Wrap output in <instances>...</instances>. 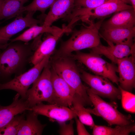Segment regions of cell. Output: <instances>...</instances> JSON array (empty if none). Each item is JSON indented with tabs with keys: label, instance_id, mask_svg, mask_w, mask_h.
I'll return each mask as SVG.
<instances>
[{
	"label": "cell",
	"instance_id": "44dd1931",
	"mask_svg": "<svg viewBox=\"0 0 135 135\" xmlns=\"http://www.w3.org/2000/svg\"><path fill=\"white\" fill-rule=\"evenodd\" d=\"M62 29V28L54 26L47 27L43 25L38 26V24H36L29 28L19 36L10 39V42L20 41L28 43L30 41L35 39L43 33H49L55 35L60 32Z\"/></svg>",
	"mask_w": 135,
	"mask_h": 135
},
{
	"label": "cell",
	"instance_id": "ac0fdd59",
	"mask_svg": "<svg viewBox=\"0 0 135 135\" xmlns=\"http://www.w3.org/2000/svg\"><path fill=\"white\" fill-rule=\"evenodd\" d=\"M20 96L17 93L9 105H0V129L8 123L16 115L27 110H32L26 100L22 98H20Z\"/></svg>",
	"mask_w": 135,
	"mask_h": 135
},
{
	"label": "cell",
	"instance_id": "4316f807",
	"mask_svg": "<svg viewBox=\"0 0 135 135\" xmlns=\"http://www.w3.org/2000/svg\"><path fill=\"white\" fill-rule=\"evenodd\" d=\"M121 94L122 107L124 110L130 112H135V95L130 92L125 90L119 86Z\"/></svg>",
	"mask_w": 135,
	"mask_h": 135
},
{
	"label": "cell",
	"instance_id": "5b68a950",
	"mask_svg": "<svg viewBox=\"0 0 135 135\" xmlns=\"http://www.w3.org/2000/svg\"><path fill=\"white\" fill-rule=\"evenodd\" d=\"M100 56L91 52L88 53L78 51L70 56L84 65L95 75L106 78L118 85L119 78L116 74L118 66L112 63L107 62Z\"/></svg>",
	"mask_w": 135,
	"mask_h": 135
},
{
	"label": "cell",
	"instance_id": "277c9868",
	"mask_svg": "<svg viewBox=\"0 0 135 135\" xmlns=\"http://www.w3.org/2000/svg\"><path fill=\"white\" fill-rule=\"evenodd\" d=\"M86 89L94 106L92 109L86 108L90 114L102 117L110 126L128 125L134 123L130 115H124L118 111L116 103L106 102L94 93L90 88L86 86Z\"/></svg>",
	"mask_w": 135,
	"mask_h": 135
},
{
	"label": "cell",
	"instance_id": "f1b7e54d",
	"mask_svg": "<svg viewBox=\"0 0 135 135\" xmlns=\"http://www.w3.org/2000/svg\"><path fill=\"white\" fill-rule=\"evenodd\" d=\"M74 122L72 119L70 120V122L68 124H66L65 122H58L60 126L58 131L59 134L62 135H74Z\"/></svg>",
	"mask_w": 135,
	"mask_h": 135
},
{
	"label": "cell",
	"instance_id": "7402d4cb",
	"mask_svg": "<svg viewBox=\"0 0 135 135\" xmlns=\"http://www.w3.org/2000/svg\"><path fill=\"white\" fill-rule=\"evenodd\" d=\"M28 0H4L0 7V20L21 15L24 4Z\"/></svg>",
	"mask_w": 135,
	"mask_h": 135
},
{
	"label": "cell",
	"instance_id": "9a60e30c",
	"mask_svg": "<svg viewBox=\"0 0 135 135\" xmlns=\"http://www.w3.org/2000/svg\"><path fill=\"white\" fill-rule=\"evenodd\" d=\"M107 43L108 45V46L101 44L91 48L90 52L103 55L115 64H117L118 59L135 54V44L130 45Z\"/></svg>",
	"mask_w": 135,
	"mask_h": 135
},
{
	"label": "cell",
	"instance_id": "7c38bea8",
	"mask_svg": "<svg viewBox=\"0 0 135 135\" xmlns=\"http://www.w3.org/2000/svg\"><path fill=\"white\" fill-rule=\"evenodd\" d=\"M129 0H108L98 7L93 9L84 8V13L86 20L106 17L114 13L133 8Z\"/></svg>",
	"mask_w": 135,
	"mask_h": 135
},
{
	"label": "cell",
	"instance_id": "52a82bcc",
	"mask_svg": "<svg viewBox=\"0 0 135 135\" xmlns=\"http://www.w3.org/2000/svg\"><path fill=\"white\" fill-rule=\"evenodd\" d=\"M51 55L46 56L32 68L16 76L12 79L0 83V90L9 89L14 90L20 94L21 98L26 99V93L29 87L38 78L44 67L49 62Z\"/></svg>",
	"mask_w": 135,
	"mask_h": 135
},
{
	"label": "cell",
	"instance_id": "6da1fadb",
	"mask_svg": "<svg viewBox=\"0 0 135 135\" xmlns=\"http://www.w3.org/2000/svg\"><path fill=\"white\" fill-rule=\"evenodd\" d=\"M37 44L36 39L30 43L16 41L0 52V83L24 72Z\"/></svg>",
	"mask_w": 135,
	"mask_h": 135
},
{
	"label": "cell",
	"instance_id": "8fae6325",
	"mask_svg": "<svg viewBox=\"0 0 135 135\" xmlns=\"http://www.w3.org/2000/svg\"><path fill=\"white\" fill-rule=\"evenodd\" d=\"M32 108L37 115L45 116L58 122H65L77 117L71 108L55 104H46L41 102Z\"/></svg>",
	"mask_w": 135,
	"mask_h": 135
},
{
	"label": "cell",
	"instance_id": "f546056e",
	"mask_svg": "<svg viewBox=\"0 0 135 135\" xmlns=\"http://www.w3.org/2000/svg\"><path fill=\"white\" fill-rule=\"evenodd\" d=\"M75 119L76 125V128L78 135H89L90 134L87 131L84 126V124L82 123L77 118H76Z\"/></svg>",
	"mask_w": 135,
	"mask_h": 135
},
{
	"label": "cell",
	"instance_id": "e575fe53",
	"mask_svg": "<svg viewBox=\"0 0 135 135\" xmlns=\"http://www.w3.org/2000/svg\"></svg>",
	"mask_w": 135,
	"mask_h": 135
},
{
	"label": "cell",
	"instance_id": "3957f363",
	"mask_svg": "<svg viewBox=\"0 0 135 135\" xmlns=\"http://www.w3.org/2000/svg\"><path fill=\"white\" fill-rule=\"evenodd\" d=\"M70 56L53 58L51 66L74 92L76 96L84 106H93L87 93L86 87L82 84L79 69Z\"/></svg>",
	"mask_w": 135,
	"mask_h": 135
},
{
	"label": "cell",
	"instance_id": "1f68e13d",
	"mask_svg": "<svg viewBox=\"0 0 135 135\" xmlns=\"http://www.w3.org/2000/svg\"><path fill=\"white\" fill-rule=\"evenodd\" d=\"M8 43L5 45H0V50H3L5 49L8 46Z\"/></svg>",
	"mask_w": 135,
	"mask_h": 135
},
{
	"label": "cell",
	"instance_id": "603a6c76",
	"mask_svg": "<svg viewBox=\"0 0 135 135\" xmlns=\"http://www.w3.org/2000/svg\"><path fill=\"white\" fill-rule=\"evenodd\" d=\"M94 135H128L135 132V125L133 123L128 125H117L114 128L95 125L92 128Z\"/></svg>",
	"mask_w": 135,
	"mask_h": 135
},
{
	"label": "cell",
	"instance_id": "4dcf8cb0",
	"mask_svg": "<svg viewBox=\"0 0 135 135\" xmlns=\"http://www.w3.org/2000/svg\"><path fill=\"white\" fill-rule=\"evenodd\" d=\"M130 2L133 9L135 10V0H129Z\"/></svg>",
	"mask_w": 135,
	"mask_h": 135
},
{
	"label": "cell",
	"instance_id": "4fadbf2b",
	"mask_svg": "<svg viewBox=\"0 0 135 135\" xmlns=\"http://www.w3.org/2000/svg\"><path fill=\"white\" fill-rule=\"evenodd\" d=\"M62 30L55 35L49 34L42 41L40 42L32 56L30 63L33 65L40 62L46 56L51 55L54 50L57 42L64 34L70 33L72 29L64 24Z\"/></svg>",
	"mask_w": 135,
	"mask_h": 135
},
{
	"label": "cell",
	"instance_id": "cb8c5ba5",
	"mask_svg": "<svg viewBox=\"0 0 135 135\" xmlns=\"http://www.w3.org/2000/svg\"><path fill=\"white\" fill-rule=\"evenodd\" d=\"M70 108L82 123L92 128L95 124L90 114L84 107L80 100L75 96L74 98L72 107Z\"/></svg>",
	"mask_w": 135,
	"mask_h": 135
},
{
	"label": "cell",
	"instance_id": "9c48e42d",
	"mask_svg": "<svg viewBox=\"0 0 135 135\" xmlns=\"http://www.w3.org/2000/svg\"><path fill=\"white\" fill-rule=\"evenodd\" d=\"M51 80L53 92L51 104L67 107L72 106L74 98L76 96L74 90L55 72L51 66Z\"/></svg>",
	"mask_w": 135,
	"mask_h": 135
},
{
	"label": "cell",
	"instance_id": "d6986e66",
	"mask_svg": "<svg viewBox=\"0 0 135 135\" xmlns=\"http://www.w3.org/2000/svg\"><path fill=\"white\" fill-rule=\"evenodd\" d=\"M135 10L133 8L116 12L102 25L103 29L135 26Z\"/></svg>",
	"mask_w": 135,
	"mask_h": 135
},
{
	"label": "cell",
	"instance_id": "836d02e7",
	"mask_svg": "<svg viewBox=\"0 0 135 135\" xmlns=\"http://www.w3.org/2000/svg\"><path fill=\"white\" fill-rule=\"evenodd\" d=\"M2 23V22H0V24Z\"/></svg>",
	"mask_w": 135,
	"mask_h": 135
},
{
	"label": "cell",
	"instance_id": "83f0119b",
	"mask_svg": "<svg viewBox=\"0 0 135 135\" xmlns=\"http://www.w3.org/2000/svg\"><path fill=\"white\" fill-rule=\"evenodd\" d=\"M108 0H74L75 7L93 9L102 4Z\"/></svg>",
	"mask_w": 135,
	"mask_h": 135
},
{
	"label": "cell",
	"instance_id": "d4e9b609",
	"mask_svg": "<svg viewBox=\"0 0 135 135\" xmlns=\"http://www.w3.org/2000/svg\"><path fill=\"white\" fill-rule=\"evenodd\" d=\"M24 119V114L15 116L8 123L0 129V135H17L20 123Z\"/></svg>",
	"mask_w": 135,
	"mask_h": 135
},
{
	"label": "cell",
	"instance_id": "8992f818",
	"mask_svg": "<svg viewBox=\"0 0 135 135\" xmlns=\"http://www.w3.org/2000/svg\"><path fill=\"white\" fill-rule=\"evenodd\" d=\"M50 66V61L33 84L32 88L27 91L26 100L31 108L43 102L52 104L53 89L51 80Z\"/></svg>",
	"mask_w": 135,
	"mask_h": 135
},
{
	"label": "cell",
	"instance_id": "2e32d148",
	"mask_svg": "<svg viewBox=\"0 0 135 135\" xmlns=\"http://www.w3.org/2000/svg\"><path fill=\"white\" fill-rule=\"evenodd\" d=\"M74 0H55L45 16L42 25L49 27L58 19L66 18L74 8Z\"/></svg>",
	"mask_w": 135,
	"mask_h": 135
},
{
	"label": "cell",
	"instance_id": "e0dca14e",
	"mask_svg": "<svg viewBox=\"0 0 135 135\" xmlns=\"http://www.w3.org/2000/svg\"><path fill=\"white\" fill-rule=\"evenodd\" d=\"M100 35L107 43L132 45L135 44V27L104 29Z\"/></svg>",
	"mask_w": 135,
	"mask_h": 135
},
{
	"label": "cell",
	"instance_id": "484cf974",
	"mask_svg": "<svg viewBox=\"0 0 135 135\" xmlns=\"http://www.w3.org/2000/svg\"><path fill=\"white\" fill-rule=\"evenodd\" d=\"M55 0H33L30 4L24 6L23 9L25 11L34 12L40 11L44 14L46 10L50 7Z\"/></svg>",
	"mask_w": 135,
	"mask_h": 135
},
{
	"label": "cell",
	"instance_id": "5bb4252c",
	"mask_svg": "<svg viewBox=\"0 0 135 135\" xmlns=\"http://www.w3.org/2000/svg\"><path fill=\"white\" fill-rule=\"evenodd\" d=\"M134 56L132 55L119 59L117 63L119 75V86L130 92L135 86Z\"/></svg>",
	"mask_w": 135,
	"mask_h": 135
},
{
	"label": "cell",
	"instance_id": "ffe728a7",
	"mask_svg": "<svg viewBox=\"0 0 135 135\" xmlns=\"http://www.w3.org/2000/svg\"><path fill=\"white\" fill-rule=\"evenodd\" d=\"M29 111L26 118L20 123L17 135H42L46 124L41 123L38 119V115L32 110Z\"/></svg>",
	"mask_w": 135,
	"mask_h": 135
},
{
	"label": "cell",
	"instance_id": "30bf717a",
	"mask_svg": "<svg viewBox=\"0 0 135 135\" xmlns=\"http://www.w3.org/2000/svg\"><path fill=\"white\" fill-rule=\"evenodd\" d=\"M35 12H28L24 16L20 15L13 21L0 28V45L8 44L14 35L27 27L38 24H43L44 21L34 18Z\"/></svg>",
	"mask_w": 135,
	"mask_h": 135
},
{
	"label": "cell",
	"instance_id": "ba28073f",
	"mask_svg": "<svg viewBox=\"0 0 135 135\" xmlns=\"http://www.w3.org/2000/svg\"><path fill=\"white\" fill-rule=\"evenodd\" d=\"M79 70L82 80L90 86L94 93L112 100L121 98L120 89L115 86L108 79L92 74L82 69H79Z\"/></svg>",
	"mask_w": 135,
	"mask_h": 135
},
{
	"label": "cell",
	"instance_id": "d6a6232c",
	"mask_svg": "<svg viewBox=\"0 0 135 135\" xmlns=\"http://www.w3.org/2000/svg\"><path fill=\"white\" fill-rule=\"evenodd\" d=\"M4 0H0V7Z\"/></svg>",
	"mask_w": 135,
	"mask_h": 135
},
{
	"label": "cell",
	"instance_id": "7a4b0ae2",
	"mask_svg": "<svg viewBox=\"0 0 135 135\" xmlns=\"http://www.w3.org/2000/svg\"><path fill=\"white\" fill-rule=\"evenodd\" d=\"M106 18L96 22L91 20L88 22V26L72 30L71 36L67 40L62 42L54 58L70 56L74 52L91 48L101 44L99 30Z\"/></svg>",
	"mask_w": 135,
	"mask_h": 135
}]
</instances>
